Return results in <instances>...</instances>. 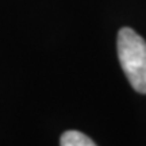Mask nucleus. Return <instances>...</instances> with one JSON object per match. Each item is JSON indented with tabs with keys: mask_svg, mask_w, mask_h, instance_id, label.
Returning <instances> with one entry per match:
<instances>
[{
	"mask_svg": "<svg viewBox=\"0 0 146 146\" xmlns=\"http://www.w3.org/2000/svg\"><path fill=\"white\" fill-rule=\"evenodd\" d=\"M61 146H96L91 138L76 130L65 131L61 137Z\"/></svg>",
	"mask_w": 146,
	"mask_h": 146,
	"instance_id": "obj_2",
	"label": "nucleus"
},
{
	"mask_svg": "<svg viewBox=\"0 0 146 146\" xmlns=\"http://www.w3.org/2000/svg\"><path fill=\"white\" fill-rule=\"evenodd\" d=\"M118 57L131 87L146 94V42L133 29L123 27L116 39Z\"/></svg>",
	"mask_w": 146,
	"mask_h": 146,
	"instance_id": "obj_1",
	"label": "nucleus"
}]
</instances>
